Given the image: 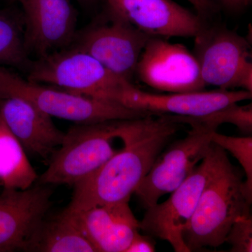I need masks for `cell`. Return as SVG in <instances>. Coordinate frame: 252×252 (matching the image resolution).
<instances>
[{"instance_id": "obj_25", "label": "cell", "mask_w": 252, "mask_h": 252, "mask_svg": "<svg viewBox=\"0 0 252 252\" xmlns=\"http://www.w3.org/2000/svg\"><path fill=\"white\" fill-rule=\"evenodd\" d=\"M190 4L193 5L194 7L200 13V14H205L207 10L210 9V3L207 2L205 0H188Z\"/></svg>"}, {"instance_id": "obj_13", "label": "cell", "mask_w": 252, "mask_h": 252, "mask_svg": "<svg viewBox=\"0 0 252 252\" xmlns=\"http://www.w3.org/2000/svg\"><path fill=\"white\" fill-rule=\"evenodd\" d=\"M247 91L220 90L154 94L137 89L129 83L124 91L122 104L128 108L152 115L201 117L231 104L251 99Z\"/></svg>"}, {"instance_id": "obj_3", "label": "cell", "mask_w": 252, "mask_h": 252, "mask_svg": "<svg viewBox=\"0 0 252 252\" xmlns=\"http://www.w3.org/2000/svg\"><path fill=\"white\" fill-rule=\"evenodd\" d=\"M0 96H16L49 114L76 124L128 120L152 115L122 104L34 82L0 66Z\"/></svg>"}, {"instance_id": "obj_9", "label": "cell", "mask_w": 252, "mask_h": 252, "mask_svg": "<svg viewBox=\"0 0 252 252\" xmlns=\"http://www.w3.org/2000/svg\"><path fill=\"white\" fill-rule=\"evenodd\" d=\"M109 18L76 34L73 47L90 55L109 71L132 83L141 54L152 36L124 20L110 16Z\"/></svg>"}, {"instance_id": "obj_27", "label": "cell", "mask_w": 252, "mask_h": 252, "mask_svg": "<svg viewBox=\"0 0 252 252\" xmlns=\"http://www.w3.org/2000/svg\"><path fill=\"white\" fill-rule=\"evenodd\" d=\"M205 1H207V2L210 3V0H205Z\"/></svg>"}, {"instance_id": "obj_8", "label": "cell", "mask_w": 252, "mask_h": 252, "mask_svg": "<svg viewBox=\"0 0 252 252\" xmlns=\"http://www.w3.org/2000/svg\"><path fill=\"white\" fill-rule=\"evenodd\" d=\"M190 127L185 138L175 141L159 154L135 190L146 210L177 189L206 155L212 134L217 130L200 126Z\"/></svg>"}, {"instance_id": "obj_1", "label": "cell", "mask_w": 252, "mask_h": 252, "mask_svg": "<svg viewBox=\"0 0 252 252\" xmlns=\"http://www.w3.org/2000/svg\"><path fill=\"white\" fill-rule=\"evenodd\" d=\"M157 116L124 121L119 135L123 148L72 186V199L64 210L78 212L130 200L182 125L163 114Z\"/></svg>"}, {"instance_id": "obj_15", "label": "cell", "mask_w": 252, "mask_h": 252, "mask_svg": "<svg viewBox=\"0 0 252 252\" xmlns=\"http://www.w3.org/2000/svg\"><path fill=\"white\" fill-rule=\"evenodd\" d=\"M0 117L23 148L48 161L65 135L51 116L16 96H0Z\"/></svg>"}, {"instance_id": "obj_2", "label": "cell", "mask_w": 252, "mask_h": 252, "mask_svg": "<svg viewBox=\"0 0 252 252\" xmlns=\"http://www.w3.org/2000/svg\"><path fill=\"white\" fill-rule=\"evenodd\" d=\"M250 205L241 176L225 156L207 182L184 231V241L189 252L218 248L225 243L237 219L250 215Z\"/></svg>"}, {"instance_id": "obj_6", "label": "cell", "mask_w": 252, "mask_h": 252, "mask_svg": "<svg viewBox=\"0 0 252 252\" xmlns=\"http://www.w3.org/2000/svg\"><path fill=\"white\" fill-rule=\"evenodd\" d=\"M227 156L212 143L206 155L190 175L165 201L147 209L140 230L146 234L167 241L176 252H190L184 241L186 227L193 216L207 182Z\"/></svg>"}, {"instance_id": "obj_18", "label": "cell", "mask_w": 252, "mask_h": 252, "mask_svg": "<svg viewBox=\"0 0 252 252\" xmlns=\"http://www.w3.org/2000/svg\"><path fill=\"white\" fill-rule=\"evenodd\" d=\"M37 179L23 146L0 117V182L3 187L25 190Z\"/></svg>"}, {"instance_id": "obj_26", "label": "cell", "mask_w": 252, "mask_h": 252, "mask_svg": "<svg viewBox=\"0 0 252 252\" xmlns=\"http://www.w3.org/2000/svg\"><path fill=\"white\" fill-rule=\"evenodd\" d=\"M79 2L83 3V4H90V3L94 1V0H78Z\"/></svg>"}, {"instance_id": "obj_7", "label": "cell", "mask_w": 252, "mask_h": 252, "mask_svg": "<svg viewBox=\"0 0 252 252\" xmlns=\"http://www.w3.org/2000/svg\"><path fill=\"white\" fill-rule=\"evenodd\" d=\"M194 38L193 54L205 85L252 93L251 51L246 39L225 28L205 26Z\"/></svg>"}, {"instance_id": "obj_11", "label": "cell", "mask_w": 252, "mask_h": 252, "mask_svg": "<svg viewBox=\"0 0 252 252\" xmlns=\"http://www.w3.org/2000/svg\"><path fill=\"white\" fill-rule=\"evenodd\" d=\"M109 16L130 23L152 37H195L203 28L200 15L172 0H106Z\"/></svg>"}, {"instance_id": "obj_5", "label": "cell", "mask_w": 252, "mask_h": 252, "mask_svg": "<svg viewBox=\"0 0 252 252\" xmlns=\"http://www.w3.org/2000/svg\"><path fill=\"white\" fill-rule=\"evenodd\" d=\"M124 121L77 124L70 127L49 167L38 177V184L73 186L95 171L119 151L113 142L119 139Z\"/></svg>"}, {"instance_id": "obj_16", "label": "cell", "mask_w": 252, "mask_h": 252, "mask_svg": "<svg viewBox=\"0 0 252 252\" xmlns=\"http://www.w3.org/2000/svg\"><path fill=\"white\" fill-rule=\"evenodd\" d=\"M69 214L97 252H126L140 230L129 201L99 205Z\"/></svg>"}, {"instance_id": "obj_10", "label": "cell", "mask_w": 252, "mask_h": 252, "mask_svg": "<svg viewBox=\"0 0 252 252\" xmlns=\"http://www.w3.org/2000/svg\"><path fill=\"white\" fill-rule=\"evenodd\" d=\"M135 74L146 85L169 94L197 92L206 86L193 53L183 44H172L163 38L149 39Z\"/></svg>"}, {"instance_id": "obj_24", "label": "cell", "mask_w": 252, "mask_h": 252, "mask_svg": "<svg viewBox=\"0 0 252 252\" xmlns=\"http://www.w3.org/2000/svg\"><path fill=\"white\" fill-rule=\"evenodd\" d=\"M221 4L231 11H239L248 6L251 0H220Z\"/></svg>"}, {"instance_id": "obj_22", "label": "cell", "mask_w": 252, "mask_h": 252, "mask_svg": "<svg viewBox=\"0 0 252 252\" xmlns=\"http://www.w3.org/2000/svg\"><path fill=\"white\" fill-rule=\"evenodd\" d=\"M225 243L231 246L230 252H252V219L251 215L239 217L232 225Z\"/></svg>"}, {"instance_id": "obj_20", "label": "cell", "mask_w": 252, "mask_h": 252, "mask_svg": "<svg viewBox=\"0 0 252 252\" xmlns=\"http://www.w3.org/2000/svg\"><path fill=\"white\" fill-rule=\"evenodd\" d=\"M165 116L172 122L189 126H200L217 130L219 126L223 124H230L236 126L243 133L250 135L252 132V106L231 104L216 112L201 117H182V116Z\"/></svg>"}, {"instance_id": "obj_12", "label": "cell", "mask_w": 252, "mask_h": 252, "mask_svg": "<svg viewBox=\"0 0 252 252\" xmlns=\"http://www.w3.org/2000/svg\"><path fill=\"white\" fill-rule=\"evenodd\" d=\"M51 186L25 190L3 188L0 193V252H26L51 206Z\"/></svg>"}, {"instance_id": "obj_14", "label": "cell", "mask_w": 252, "mask_h": 252, "mask_svg": "<svg viewBox=\"0 0 252 252\" xmlns=\"http://www.w3.org/2000/svg\"><path fill=\"white\" fill-rule=\"evenodd\" d=\"M25 11L28 50L41 56L74 41L77 14L69 0H19Z\"/></svg>"}, {"instance_id": "obj_19", "label": "cell", "mask_w": 252, "mask_h": 252, "mask_svg": "<svg viewBox=\"0 0 252 252\" xmlns=\"http://www.w3.org/2000/svg\"><path fill=\"white\" fill-rule=\"evenodd\" d=\"M25 28L16 18L0 14V66L28 65Z\"/></svg>"}, {"instance_id": "obj_17", "label": "cell", "mask_w": 252, "mask_h": 252, "mask_svg": "<svg viewBox=\"0 0 252 252\" xmlns=\"http://www.w3.org/2000/svg\"><path fill=\"white\" fill-rule=\"evenodd\" d=\"M26 252H95L72 217L63 210L42 220Z\"/></svg>"}, {"instance_id": "obj_4", "label": "cell", "mask_w": 252, "mask_h": 252, "mask_svg": "<svg viewBox=\"0 0 252 252\" xmlns=\"http://www.w3.org/2000/svg\"><path fill=\"white\" fill-rule=\"evenodd\" d=\"M28 70V79L34 82L120 104L131 83L74 47L41 56Z\"/></svg>"}, {"instance_id": "obj_23", "label": "cell", "mask_w": 252, "mask_h": 252, "mask_svg": "<svg viewBox=\"0 0 252 252\" xmlns=\"http://www.w3.org/2000/svg\"><path fill=\"white\" fill-rule=\"evenodd\" d=\"M156 252L155 243L152 236L142 235L137 232L126 252Z\"/></svg>"}, {"instance_id": "obj_21", "label": "cell", "mask_w": 252, "mask_h": 252, "mask_svg": "<svg viewBox=\"0 0 252 252\" xmlns=\"http://www.w3.org/2000/svg\"><path fill=\"white\" fill-rule=\"evenodd\" d=\"M212 143L228 152L240 164L245 172L243 189L249 203L252 202V137H233L222 135L215 131L212 135Z\"/></svg>"}]
</instances>
